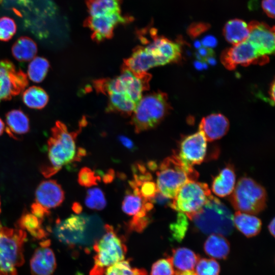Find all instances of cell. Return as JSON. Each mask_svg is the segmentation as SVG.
Returning <instances> with one entry per match:
<instances>
[{
    "instance_id": "cell-1",
    "label": "cell",
    "mask_w": 275,
    "mask_h": 275,
    "mask_svg": "<svg viewBox=\"0 0 275 275\" xmlns=\"http://www.w3.org/2000/svg\"><path fill=\"white\" fill-rule=\"evenodd\" d=\"M77 132H70L65 124L56 122L51 129V136L47 141L48 161L40 170L45 177H50L63 166L79 161L86 154L83 149L76 151V138Z\"/></svg>"
},
{
    "instance_id": "cell-2",
    "label": "cell",
    "mask_w": 275,
    "mask_h": 275,
    "mask_svg": "<svg viewBox=\"0 0 275 275\" xmlns=\"http://www.w3.org/2000/svg\"><path fill=\"white\" fill-rule=\"evenodd\" d=\"M156 175L158 191L167 198L173 199L185 183L197 181L199 173L174 153L162 161Z\"/></svg>"
},
{
    "instance_id": "cell-3",
    "label": "cell",
    "mask_w": 275,
    "mask_h": 275,
    "mask_svg": "<svg viewBox=\"0 0 275 275\" xmlns=\"http://www.w3.org/2000/svg\"><path fill=\"white\" fill-rule=\"evenodd\" d=\"M196 229L204 234L229 235L233 230V216L217 198L211 196L207 203L189 218Z\"/></svg>"
},
{
    "instance_id": "cell-4",
    "label": "cell",
    "mask_w": 275,
    "mask_h": 275,
    "mask_svg": "<svg viewBox=\"0 0 275 275\" xmlns=\"http://www.w3.org/2000/svg\"><path fill=\"white\" fill-rule=\"evenodd\" d=\"M94 264L90 275H104L106 269L124 260L127 247L124 239L113 226L106 225L104 233L93 245Z\"/></svg>"
},
{
    "instance_id": "cell-5",
    "label": "cell",
    "mask_w": 275,
    "mask_h": 275,
    "mask_svg": "<svg viewBox=\"0 0 275 275\" xmlns=\"http://www.w3.org/2000/svg\"><path fill=\"white\" fill-rule=\"evenodd\" d=\"M167 95L158 92L142 96L132 113V124L135 132H140L156 127L169 112Z\"/></svg>"
},
{
    "instance_id": "cell-6",
    "label": "cell",
    "mask_w": 275,
    "mask_h": 275,
    "mask_svg": "<svg viewBox=\"0 0 275 275\" xmlns=\"http://www.w3.org/2000/svg\"><path fill=\"white\" fill-rule=\"evenodd\" d=\"M26 233L20 229L0 228V275H17L24 262L23 246Z\"/></svg>"
},
{
    "instance_id": "cell-7",
    "label": "cell",
    "mask_w": 275,
    "mask_h": 275,
    "mask_svg": "<svg viewBox=\"0 0 275 275\" xmlns=\"http://www.w3.org/2000/svg\"><path fill=\"white\" fill-rule=\"evenodd\" d=\"M229 200L237 211L255 215L266 208L267 193L265 189L253 179L243 177L237 181Z\"/></svg>"
},
{
    "instance_id": "cell-8",
    "label": "cell",
    "mask_w": 275,
    "mask_h": 275,
    "mask_svg": "<svg viewBox=\"0 0 275 275\" xmlns=\"http://www.w3.org/2000/svg\"><path fill=\"white\" fill-rule=\"evenodd\" d=\"M212 196L206 183L190 181L179 189L170 206L189 219L203 208Z\"/></svg>"
},
{
    "instance_id": "cell-9",
    "label": "cell",
    "mask_w": 275,
    "mask_h": 275,
    "mask_svg": "<svg viewBox=\"0 0 275 275\" xmlns=\"http://www.w3.org/2000/svg\"><path fill=\"white\" fill-rule=\"evenodd\" d=\"M27 75L17 70L10 61H0V102L10 100L22 92L28 86Z\"/></svg>"
},
{
    "instance_id": "cell-10",
    "label": "cell",
    "mask_w": 275,
    "mask_h": 275,
    "mask_svg": "<svg viewBox=\"0 0 275 275\" xmlns=\"http://www.w3.org/2000/svg\"><path fill=\"white\" fill-rule=\"evenodd\" d=\"M221 61L228 70L234 69L238 65L248 66L252 64L263 65L269 61L267 56H261L248 40L234 45L223 51Z\"/></svg>"
},
{
    "instance_id": "cell-11",
    "label": "cell",
    "mask_w": 275,
    "mask_h": 275,
    "mask_svg": "<svg viewBox=\"0 0 275 275\" xmlns=\"http://www.w3.org/2000/svg\"><path fill=\"white\" fill-rule=\"evenodd\" d=\"M88 218L84 215H71L61 221L58 219L53 230L56 237L61 242L74 246L84 241Z\"/></svg>"
},
{
    "instance_id": "cell-12",
    "label": "cell",
    "mask_w": 275,
    "mask_h": 275,
    "mask_svg": "<svg viewBox=\"0 0 275 275\" xmlns=\"http://www.w3.org/2000/svg\"><path fill=\"white\" fill-rule=\"evenodd\" d=\"M89 18L107 22L116 26L128 22L121 9L120 0H88Z\"/></svg>"
},
{
    "instance_id": "cell-13",
    "label": "cell",
    "mask_w": 275,
    "mask_h": 275,
    "mask_svg": "<svg viewBox=\"0 0 275 275\" xmlns=\"http://www.w3.org/2000/svg\"><path fill=\"white\" fill-rule=\"evenodd\" d=\"M207 151V141L199 131L185 136L181 142L178 151L174 153L185 163L193 166L201 164L204 160Z\"/></svg>"
},
{
    "instance_id": "cell-14",
    "label": "cell",
    "mask_w": 275,
    "mask_h": 275,
    "mask_svg": "<svg viewBox=\"0 0 275 275\" xmlns=\"http://www.w3.org/2000/svg\"><path fill=\"white\" fill-rule=\"evenodd\" d=\"M250 34L247 40L262 57L267 56L274 52V28L256 21L248 24Z\"/></svg>"
},
{
    "instance_id": "cell-15",
    "label": "cell",
    "mask_w": 275,
    "mask_h": 275,
    "mask_svg": "<svg viewBox=\"0 0 275 275\" xmlns=\"http://www.w3.org/2000/svg\"><path fill=\"white\" fill-rule=\"evenodd\" d=\"M143 47L155 58L159 66L177 63L181 59L180 44L165 37L156 36Z\"/></svg>"
},
{
    "instance_id": "cell-16",
    "label": "cell",
    "mask_w": 275,
    "mask_h": 275,
    "mask_svg": "<svg viewBox=\"0 0 275 275\" xmlns=\"http://www.w3.org/2000/svg\"><path fill=\"white\" fill-rule=\"evenodd\" d=\"M35 251L30 260L32 275H51L56 266V259L52 250L49 248V240H44Z\"/></svg>"
},
{
    "instance_id": "cell-17",
    "label": "cell",
    "mask_w": 275,
    "mask_h": 275,
    "mask_svg": "<svg viewBox=\"0 0 275 275\" xmlns=\"http://www.w3.org/2000/svg\"><path fill=\"white\" fill-rule=\"evenodd\" d=\"M64 198L61 186L56 180H48L41 182L36 188L35 203L49 211L60 206Z\"/></svg>"
},
{
    "instance_id": "cell-18",
    "label": "cell",
    "mask_w": 275,
    "mask_h": 275,
    "mask_svg": "<svg viewBox=\"0 0 275 275\" xmlns=\"http://www.w3.org/2000/svg\"><path fill=\"white\" fill-rule=\"evenodd\" d=\"M229 126V120L225 116L221 114H212L202 119L199 129L207 141L212 142L226 135Z\"/></svg>"
},
{
    "instance_id": "cell-19",
    "label": "cell",
    "mask_w": 275,
    "mask_h": 275,
    "mask_svg": "<svg viewBox=\"0 0 275 275\" xmlns=\"http://www.w3.org/2000/svg\"><path fill=\"white\" fill-rule=\"evenodd\" d=\"M159 66L155 58L143 46L136 48L125 61L124 67L138 75L147 73L150 69Z\"/></svg>"
},
{
    "instance_id": "cell-20",
    "label": "cell",
    "mask_w": 275,
    "mask_h": 275,
    "mask_svg": "<svg viewBox=\"0 0 275 275\" xmlns=\"http://www.w3.org/2000/svg\"><path fill=\"white\" fill-rule=\"evenodd\" d=\"M236 175L233 166L227 164L212 180L211 189L219 197H225L231 194L235 186Z\"/></svg>"
},
{
    "instance_id": "cell-21",
    "label": "cell",
    "mask_w": 275,
    "mask_h": 275,
    "mask_svg": "<svg viewBox=\"0 0 275 275\" xmlns=\"http://www.w3.org/2000/svg\"><path fill=\"white\" fill-rule=\"evenodd\" d=\"M6 131L8 134L17 139L30 130V121L27 115L21 109H12L6 115Z\"/></svg>"
},
{
    "instance_id": "cell-22",
    "label": "cell",
    "mask_w": 275,
    "mask_h": 275,
    "mask_svg": "<svg viewBox=\"0 0 275 275\" xmlns=\"http://www.w3.org/2000/svg\"><path fill=\"white\" fill-rule=\"evenodd\" d=\"M236 228L247 237L258 235L261 229V220L254 215L237 211L233 216Z\"/></svg>"
},
{
    "instance_id": "cell-23",
    "label": "cell",
    "mask_w": 275,
    "mask_h": 275,
    "mask_svg": "<svg viewBox=\"0 0 275 275\" xmlns=\"http://www.w3.org/2000/svg\"><path fill=\"white\" fill-rule=\"evenodd\" d=\"M170 256L173 266L177 271H193L200 259L199 255L184 247L174 249Z\"/></svg>"
},
{
    "instance_id": "cell-24",
    "label": "cell",
    "mask_w": 275,
    "mask_h": 275,
    "mask_svg": "<svg viewBox=\"0 0 275 275\" xmlns=\"http://www.w3.org/2000/svg\"><path fill=\"white\" fill-rule=\"evenodd\" d=\"M204 250L208 256L217 259H226L230 253V243L224 236L210 234L204 243Z\"/></svg>"
},
{
    "instance_id": "cell-25",
    "label": "cell",
    "mask_w": 275,
    "mask_h": 275,
    "mask_svg": "<svg viewBox=\"0 0 275 275\" xmlns=\"http://www.w3.org/2000/svg\"><path fill=\"white\" fill-rule=\"evenodd\" d=\"M249 34V25L239 19L229 20L223 28V35L226 40L233 45L247 40Z\"/></svg>"
},
{
    "instance_id": "cell-26",
    "label": "cell",
    "mask_w": 275,
    "mask_h": 275,
    "mask_svg": "<svg viewBox=\"0 0 275 275\" xmlns=\"http://www.w3.org/2000/svg\"><path fill=\"white\" fill-rule=\"evenodd\" d=\"M17 224L19 229L26 230L36 239H44L48 235L47 231L43 226V220L32 213H23L18 219Z\"/></svg>"
},
{
    "instance_id": "cell-27",
    "label": "cell",
    "mask_w": 275,
    "mask_h": 275,
    "mask_svg": "<svg viewBox=\"0 0 275 275\" xmlns=\"http://www.w3.org/2000/svg\"><path fill=\"white\" fill-rule=\"evenodd\" d=\"M14 58L20 62L32 60L38 51L36 42L31 38L24 36L18 38L14 43L11 49Z\"/></svg>"
},
{
    "instance_id": "cell-28",
    "label": "cell",
    "mask_w": 275,
    "mask_h": 275,
    "mask_svg": "<svg viewBox=\"0 0 275 275\" xmlns=\"http://www.w3.org/2000/svg\"><path fill=\"white\" fill-rule=\"evenodd\" d=\"M22 100L28 107L40 109L47 105L49 97L43 89L33 86L23 91Z\"/></svg>"
},
{
    "instance_id": "cell-29",
    "label": "cell",
    "mask_w": 275,
    "mask_h": 275,
    "mask_svg": "<svg viewBox=\"0 0 275 275\" xmlns=\"http://www.w3.org/2000/svg\"><path fill=\"white\" fill-rule=\"evenodd\" d=\"M108 96L107 111L130 114L133 113L136 104L126 94L112 93Z\"/></svg>"
},
{
    "instance_id": "cell-30",
    "label": "cell",
    "mask_w": 275,
    "mask_h": 275,
    "mask_svg": "<svg viewBox=\"0 0 275 275\" xmlns=\"http://www.w3.org/2000/svg\"><path fill=\"white\" fill-rule=\"evenodd\" d=\"M132 191H128L122 204V210L126 214L134 216L142 208L145 199L141 196L139 188L131 186Z\"/></svg>"
},
{
    "instance_id": "cell-31",
    "label": "cell",
    "mask_w": 275,
    "mask_h": 275,
    "mask_svg": "<svg viewBox=\"0 0 275 275\" xmlns=\"http://www.w3.org/2000/svg\"><path fill=\"white\" fill-rule=\"evenodd\" d=\"M49 67L46 59L41 57L34 58L28 66L27 76L34 82H40L45 78Z\"/></svg>"
},
{
    "instance_id": "cell-32",
    "label": "cell",
    "mask_w": 275,
    "mask_h": 275,
    "mask_svg": "<svg viewBox=\"0 0 275 275\" xmlns=\"http://www.w3.org/2000/svg\"><path fill=\"white\" fill-rule=\"evenodd\" d=\"M104 275H148L144 268L132 266L128 260H122L108 268Z\"/></svg>"
},
{
    "instance_id": "cell-33",
    "label": "cell",
    "mask_w": 275,
    "mask_h": 275,
    "mask_svg": "<svg viewBox=\"0 0 275 275\" xmlns=\"http://www.w3.org/2000/svg\"><path fill=\"white\" fill-rule=\"evenodd\" d=\"M86 205L89 208L101 210L106 205V201L102 190L97 187L89 189L85 200Z\"/></svg>"
},
{
    "instance_id": "cell-34",
    "label": "cell",
    "mask_w": 275,
    "mask_h": 275,
    "mask_svg": "<svg viewBox=\"0 0 275 275\" xmlns=\"http://www.w3.org/2000/svg\"><path fill=\"white\" fill-rule=\"evenodd\" d=\"M188 226V222L186 215L178 212L176 221L170 225L172 238L178 242H181L185 236Z\"/></svg>"
},
{
    "instance_id": "cell-35",
    "label": "cell",
    "mask_w": 275,
    "mask_h": 275,
    "mask_svg": "<svg viewBox=\"0 0 275 275\" xmlns=\"http://www.w3.org/2000/svg\"><path fill=\"white\" fill-rule=\"evenodd\" d=\"M196 275H219L220 266L213 259H199L195 267Z\"/></svg>"
},
{
    "instance_id": "cell-36",
    "label": "cell",
    "mask_w": 275,
    "mask_h": 275,
    "mask_svg": "<svg viewBox=\"0 0 275 275\" xmlns=\"http://www.w3.org/2000/svg\"><path fill=\"white\" fill-rule=\"evenodd\" d=\"M175 272L169 256L155 262L151 267L150 275H174Z\"/></svg>"
},
{
    "instance_id": "cell-37",
    "label": "cell",
    "mask_w": 275,
    "mask_h": 275,
    "mask_svg": "<svg viewBox=\"0 0 275 275\" xmlns=\"http://www.w3.org/2000/svg\"><path fill=\"white\" fill-rule=\"evenodd\" d=\"M16 32V25L13 19L6 16L0 18V40H9Z\"/></svg>"
},
{
    "instance_id": "cell-38",
    "label": "cell",
    "mask_w": 275,
    "mask_h": 275,
    "mask_svg": "<svg viewBox=\"0 0 275 275\" xmlns=\"http://www.w3.org/2000/svg\"><path fill=\"white\" fill-rule=\"evenodd\" d=\"M100 177L89 168H82L79 171L78 175V182L79 184L85 187H90L97 184Z\"/></svg>"
},
{
    "instance_id": "cell-39",
    "label": "cell",
    "mask_w": 275,
    "mask_h": 275,
    "mask_svg": "<svg viewBox=\"0 0 275 275\" xmlns=\"http://www.w3.org/2000/svg\"><path fill=\"white\" fill-rule=\"evenodd\" d=\"M138 187L141 196L145 200H150L158 191L156 183L151 180L142 182Z\"/></svg>"
},
{
    "instance_id": "cell-40",
    "label": "cell",
    "mask_w": 275,
    "mask_h": 275,
    "mask_svg": "<svg viewBox=\"0 0 275 275\" xmlns=\"http://www.w3.org/2000/svg\"><path fill=\"white\" fill-rule=\"evenodd\" d=\"M210 28L208 23L195 22L191 23L187 29L188 34L192 38H196L206 32Z\"/></svg>"
},
{
    "instance_id": "cell-41",
    "label": "cell",
    "mask_w": 275,
    "mask_h": 275,
    "mask_svg": "<svg viewBox=\"0 0 275 275\" xmlns=\"http://www.w3.org/2000/svg\"><path fill=\"white\" fill-rule=\"evenodd\" d=\"M214 51L210 48L201 47L196 53V57L200 61L206 62V60L214 56Z\"/></svg>"
},
{
    "instance_id": "cell-42",
    "label": "cell",
    "mask_w": 275,
    "mask_h": 275,
    "mask_svg": "<svg viewBox=\"0 0 275 275\" xmlns=\"http://www.w3.org/2000/svg\"><path fill=\"white\" fill-rule=\"evenodd\" d=\"M275 0H263L262 8L266 14L271 18H274Z\"/></svg>"
},
{
    "instance_id": "cell-43",
    "label": "cell",
    "mask_w": 275,
    "mask_h": 275,
    "mask_svg": "<svg viewBox=\"0 0 275 275\" xmlns=\"http://www.w3.org/2000/svg\"><path fill=\"white\" fill-rule=\"evenodd\" d=\"M170 200L171 199L164 197L160 192L158 191L156 195L154 196V197L149 200V201L152 203H155L161 205L170 206L171 203Z\"/></svg>"
},
{
    "instance_id": "cell-44",
    "label": "cell",
    "mask_w": 275,
    "mask_h": 275,
    "mask_svg": "<svg viewBox=\"0 0 275 275\" xmlns=\"http://www.w3.org/2000/svg\"><path fill=\"white\" fill-rule=\"evenodd\" d=\"M201 43L203 47L211 48L216 46L217 41L214 36L212 35H207L202 39Z\"/></svg>"
},
{
    "instance_id": "cell-45",
    "label": "cell",
    "mask_w": 275,
    "mask_h": 275,
    "mask_svg": "<svg viewBox=\"0 0 275 275\" xmlns=\"http://www.w3.org/2000/svg\"><path fill=\"white\" fill-rule=\"evenodd\" d=\"M118 138L121 144L127 149L132 151L135 149L134 143L129 138L125 135H120Z\"/></svg>"
},
{
    "instance_id": "cell-46",
    "label": "cell",
    "mask_w": 275,
    "mask_h": 275,
    "mask_svg": "<svg viewBox=\"0 0 275 275\" xmlns=\"http://www.w3.org/2000/svg\"><path fill=\"white\" fill-rule=\"evenodd\" d=\"M269 94L270 97V100L272 104L273 105L274 101V80H273V81L271 84V86H270V90L269 91Z\"/></svg>"
},
{
    "instance_id": "cell-47",
    "label": "cell",
    "mask_w": 275,
    "mask_h": 275,
    "mask_svg": "<svg viewBox=\"0 0 275 275\" xmlns=\"http://www.w3.org/2000/svg\"><path fill=\"white\" fill-rule=\"evenodd\" d=\"M114 173L113 172V170H111L109 171V173L107 174H106L103 177V181L105 183H109L111 182L113 180V179L114 178Z\"/></svg>"
},
{
    "instance_id": "cell-48",
    "label": "cell",
    "mask_w": 275,
    "mask_h": 275,
    "mask_svg": "<svg viewBox=\"0 0 275 275\" xmlns=\"http://www.w3.org/2000/svg\"><path fill=\"white\" fill-rule=\"evenodd\" d=\"M274 218H273L268 225V229L273 237H274Z\"/></svg>"
},
{
    "instance_id": "cell-49",
    "label": "cell",
    "mask_w": 275,
    "mask_h": 275,
    "mask_svg": "<svg viewBox=\"0 0 275 275\" xmlns=\"http://www.w3.org/2000/svg\"><path fill=\"white\" fill-rule=\"evenodd\" d=\"M73 211L77 214H79L82 210V207L78 203H74L72 206Z\"/></svg>"
},
{
    "instance_id": "cell-50",
    "label": "cell",
    "mask_w": 275,
    "mask_h": 275,
    "mask_svg": "<svg viewBox=\"0 0 275 275\" xmlns=\"http://www.w3.org/2000/svg\"><path fill=\"white\" fill-rule=\"evenodd\" d=\"M174 275H196V274L193 271H176Z\"/></svg>"
},
{
    "instance_id": "cell-51",
    "label": "cell",
    "mask_w": 275,
    "mask_h": 275,
    "mask_svg": "<svg viewBox=\"0 0 275 275\" xmlns=\"http://www.w3.org/2000/svg\"><path fill=\"white\" fill-rule=\"evenodd\" d=\"M195 66L198 70H201L203 68V63L202 64L201 61H196L195 62Z\"/></svg>"
},
{
    "instance_id": "cell-52",
    "label": "cell",
    "mask_w": 275,
    "mask_h": 275,
    "mask_svg": "<svg viewBox=\"0 0 275 275\" xmlns=\"http://www.w3.org/2000/svg\"><path fill=\"white\" fill-rule=\"evenodd\" d=\"M5 129V124L3 120L0 118V135L2 134Z\"/></svg>"
},
{
    "instance_id": "cell-53",
    "label": "cell",
    "mask_w": 275,
    "mask_h": 275,
    "mask_svg": "<svg viewBox=\"0 0 275 275\" xmlns=\"http://www.w3.org/2000/svg\"><path fill=\"white\" fill-rule=\"evenodd\" d=\"M206 62H207L208 63L212 65H214L216 63V60L215 59L213 58V57L208 58L206 60Z\"/></svg>"
},
{
    "instance_id": "cell-54",
    "label": "cell",
    "mask_w": 275,
    "mask_h": 275,
    "mask_svg": "<svg viewBox=\"0 0 275 275\" xmlns=\"http://www.w3.org/2000/svg\"><path fill=\"white\" fill-rule=\"evenodd\" d=\"M194 46L196 48H200L201 47H202V44H201V42L197 40L196 41H195L194 42Z\"/></svg>"
},
{
    "instance_id": "cell-55",
    "label": "cell",
    "mask_w": 275,
    "mask_h": 275,
    "mask_svg": "<svg viewBox=\"0 0 275 275\" xmlns=\"http://www.w3.org/2000/svg\"><path fill=\"white\" fill-rule=\"evenodd\" d=\"M2 227V225H1V222H0V228Z\"/></svg>"
},
{
    "instance_id": "cell-56",
    "label": "cell",
    "mask_w": 275,
    "mask_h": 275,
    "mask_svg": "<svg viewBox=\"0 0 275 275\" xmlns=\"http://www.w3.org/2000/svg\"><path fill=\"white\" fill-rule=\"evenodd\" d=\"M0 206H1V201H0ZM1 208H0V213H1Z\"/></svg>"
},
{
    "instance_id": "cell-57",
    "label": "cell",
    "mask_w": 275,
    "mask_h": 275,
    "mask_svg": "<svg viewBox=\"0 0 275 275\" xmlns=\"http://www.w3.org/2000/svg\"><path fill=\"white\" fill-rule=\"evenodd\" d=\"M2 2V0H0V3Z\"/></svg>"
}]
</instances>
